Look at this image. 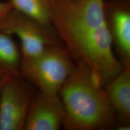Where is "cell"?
<instances>
[{
  "label": "cell",
  "mask_w": 130,
  "mask_h": 130,
  "mask_svg": "<svg viewBox=\"0 0 130 130\" xmlns=\"http://www.w3.org/2000/svg\"><path fill=\"white\" fill-rule=\"evenodd\" d=\"M108 100L121 121L129 125L130 121V68H123L104 87Z\"/></svg>",
  "instance_id": "cell-8"
},
{
  "label": "cell",
  "mask_w": 130,
  "mask_h": 130,
  "mask_svg": "<svg viewBox=\"0 0 130 130\" xmlns=\"http://www.w3.org/2000/svg\"><path fill=\"white\" fill-rule=\"evenodd\" d=\"M105 14L113 49L123 68H130V10L127 2L105 3Z\"/></svg>",
  "instance_id": "cell-7"
},
{
  "label": "cell",
  "mask_w": 130,
  "mask_h": 130,
  "mask_svg": "<svg viewBox=\"0 0 130 130\" xmlns=\"http://www.w3.org/2000/svg\"><path fill=\"white\" fill-rule=\"evenodd\" d=\"M22 76L9 78L0 90V130L24 129L37 90Z\"/></svg>",
  "instance_id": "cell-5"
},
{
  "label": "cell",
  "mask_w": 130,
  "mask_h": 130,
  "mask_svg": "<svg viewBox=\"0 0 130 130\" xmlns=\"http://www.w3.org/2000/svg\"><path fill=\"white\" fill-rule=\"evenodd\" d=\"M22 55L11 36L0 31V78L21 77Z\"/></svg>",
  "instance_id": "cell-9"
},
{
  "label": "cell",
  "mask_w": 130,
  "mask_h": 130,
  "mask_svg": "<svg viewBox=\"0 0 130 130\" xmlns=\"http://www.w3.org/2000/svg\"><path fill=\"white\" fill-rule=\"evenodd\" d=\"M8 79V78H7ZM7 79H4V78H0V90H1V87H2V86L3 83H4V81L6 80Z\"/></svg>",
  "instance_id": "cell-12"
},
{
  "label": "cell",
  "mask_w": 130,
  "mask_h": 130,
  "mask_svg": "<svg viewBox=\"0 0 130 130\" xmlns=\"http://www.w3.org/2000/svg\"><path fill=\"white\" fill-rule=\"evenodd\" d=\"M51 22L76 64L105 87L123 66L115 56L105 0H48Z\"/></svg>",
  "instance_id": "cell-1"
},
{
  "label": "cell",
  "mask_w": 130,
  "mask_h": 130,
  "mask_svg": "<svg viewBox=\"0 0 130 130\" xmlns=\"http://www.w3.org/2000/svg\"><path fill=\"white\" fill-rule=\"evenodd\" d=\"M13 9L12 3L9 1H0V19H2L10 10Z\"/></svg>",
  "instance_id": "cell-11"
},
{
  "label": "cell",
  "mask_w": 130,
  "mask_h": 130,
  "mask_svg": "<svg viewBox=\"0 0 130 130\" xmlns=\"http://www.w3.org/2000/svg\"><path fill=\"white\" fill-rule=\"evenodd\" d=\"M65 110L67 130L108 129L115 111L102 87L87 66L78 63L58 92Z\"/></svg>",
  "instance_id": "cell-2"
},
{
  "label": "cell",
  "mask_w": 130,
  "mask_h": 130,
  "mask_svg": "<svg viewBox=\"0 0 130 130\" xmlns=\"http://www.w3.org/2000/svg\"><path fill=\"white\" fill-rule=\"evenodd\" d=\"M9 1V0H0V1Z\"/></svg>",
  "instance_id": "cell-13"
},
{
  "label": "cell",
  "mask_w": 130,
  "mask_h": 130,
  "mask_svg": "<svg viewBox=\"0 0 130 130\" xmlns=\"http://www.w3.org/2000/svg\"><path fill=\"white\" fill-rule=\"evenodd\" d=\"M0 31L19 39L22 61L35 58L48 46H64L52 24L42 23L13 8L0 19Z\"/></svg>",
  "instance_id": "cell-4"
},
{
  "label": "cell",
  "mask_w": 130,
  "mask_h": 130,
  "mask_svg": "<svg viewBox=\"0 0 130 130\" xmlns=\"http://www.w3.org/2000/svg\"><path fill=\"white\" fill-rule=\"evenodd\" d=\"M13 8L45 24H51L48 0H9Z\"/></svg>",
  "instance_id": "cell-10"
},
{
  "label": "cell",
  "mask_w": 130,
  "mask_h": 130,
  "mask_svg": "<svg viewBox=\"0 0 130 130\" xmlns=\"http://www.w3.org/2000/svg\"><path fill=\"white\" fill-rule=\"evenodd\" d=\"M65 110L58 93L37 90L31 103L25 130H58L62 127Z\"/></svg>",
  "instance_id": "cell-6"
},
{
  "label": "cell",
  "mask_w": 130,
  "mask_h": 130,
  "mask_svg": "<svg viewBox=\"0 0 130 130\" xmlns=\"http://www.w3.org/2000/svg\"><path fill=\"white\" fill-rule=\"evenodd\" d=\"M76 63L64 46H48L30 60L21 63V75L37 90L58 93Z\"/></svg>",
  "instance_id": "cell-3"
}]
</instances>
